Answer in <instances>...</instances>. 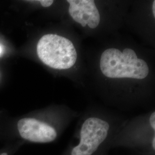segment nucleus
I'll return each mask as SVG.
<instances>
[{
	"mask_svg": "<svg viewBox=\"0 0 155 155\" xmlns=\"http://www.w3.org/2000/svg\"><path fill=\"white\" fill-rule=\"evenodd\" d=\"M37 53L43 63L58 70L71 68L77 59V51L72 42L56 34L45 35L39 40Z\"/></svg>",
	"mask_w": 155,
	"mask_h": 155,
	"instance_id": "f257e3e1",
	"label": "nucleus"
},
{
	"mask_svg": "<svg viewBox=\"0 0 155 155\" xmlns=\"http://www.w3.org/2000/svg\"><path fill=\"white\" fill-rule=\"evenodd\" d=\"M38 2H39L40 4L45 8L49 7L50 6L52 5V4L54 3V1L52 0H40L38 1Z\"/></svg>",
	"mask_w": 155,
	"mask_h": 155,
	"instance_id": "20e7f679",
	"label": "nucleus"
},
{
	"mask_svg": "<svg viewBox=\"0 0 155 155\" xmlns=\"http://www.w3.org/2000/svg\"><path fill=\"white\" fill-rule=\"evenodd\" d=\"M150 122L151 127L155 130V112H153L150 118Z\"/></svg>",
	"mask_w": 155,
	"mask_h": 155,
	"instance_id": "39448f33",
	"label": "nucleus"
},
{
	"mask_svg": "<svg viewBox=\"0 0 155 155\" xmlns=\"http://www.w3.org/2000/svg\"><path fill=\"white\" fill-rule=\"evenodd\" d=\"M2 49L1 46L0 45V55H1V53H2Z\"/></svg>",
	"mask_w": 155,
	"mask_h": 155,
	"instance_id": "6e6552de",
	"label": "nucleus"
},
{
	"mask_svg": "<svg viewBox=\"0 0 155 155\" xmlns=\"http://www.w3.org/2000/svg\"><path fill=\"white\" fill-rule=\"evenodd\" d=\"M152 147L155 150V137H153L152 140Z\"/></svg>",
	"mask_w": 155,
	"mask_h": 155,
	"instance_id": "0eeeda50",
	"label": "nucleus"
},
{
	"mask_svg": "<svg viewBox=\"0 0 155 155\" xmlns=\"http://www.w3.org/2000/svg\"><path fill=\"white\" fill-rule=\"evenodd\" d=\"M152 13L154 18L155 17V1H153V5H152Z\"/></svg>",
	"mask_w": 155,
	"mask_h": 155,
	"instance_id": "423d86ee",
	"label": "nucleus"
},
{
	"mask_svg": "<svg viewBox=\"0 0 155 155\" xmlns=\"http://www.w3.org/2000/svg\"><path fill=\"white\" fill-rule=\"evenodd\" d=\"M19 134L22 139L37 143H48L57 137L55 129L35 118H24L17 123Z\"/></svg>",
	"mask_w": 155,
	"mask_h": 155,
	"instance_id": "7ed1b4c3",
	"label": "nucleus"
},
{
	"mask_svg": "<svg viewBox=\"0 0 155 155\" xmlns=\"http://www.w3.org/2000/svg\"><path fill=\"white\" fill-rule=\"evenodd\" d=\"M109 124L100 118L87 119L81 130L79 144L72 150L71 155H91L107 137Z\"/></svg>",
	"mask_w": 155,
	"mask_h": 155,
	"instance_id": "f03ea898",
	"label": "nucleus"
},
{
	"mask_svg": "<svg viewBox=\"0 0 155 155\" xmlns=\"http://www.w3.org/2000/svg\"><path fill=\"white\" fill-rule=\"evenodd\" d=\"M0 155H8V154L7 153H3L1 154Z\"/></svg>",
	"mask_w": 155,
	"mask_h": 155,
	"instance_id": "1a4fd4ad",
	"label": "nucleus"
}]
</instances>
